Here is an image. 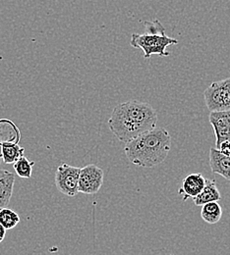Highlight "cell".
<instances>
[{
  "label": "cell",
  "mask_w": 230,
  "mask_h": 255,
  "mask_svg": "<svg viewBox=\"0 0 230 255\" xmlns=\"http://www.w3.org/2000/svg\"><path fill=\"white\" fill-rule=\"evenodd\" d=\"M205 185L206 178L202 174L192 173L183 179L178 192L183 201H186L189 198H195L203 191Z\"/></svg>",
  "instance_id": "cell-8"
},
{
  "label": "cell",
  "mask_w": 230,
  "mask_h": 255,
  "mask_svg": "<svg viewBox=\"0 0 230 255\" xmlns=\"http://www.w3.org/2000/svg\"><path fill=\"white\" fill-rule=\"evenodd\" d=\"M222 194L217 187V183L212 179H206V185L195 198H193L196 206H202L209 202L220 201Z\"/></svg>",
  "instance_id": "cell-12"
},
{
  "label": "cell",
  "mask_w": 230,
  "mask_h": 255,
  "mask_svg": "<svg viewBox=\"0 0 230 255\" xmlns=\"http://www.w3.org/2000/svg\"><path fill=\"white\" fill-rule=\"evenodd\" d=\"M145 33H133L130 44L134 48L141 49L144 53V58L149 59L152 55L161 57L169 56L166 47L172 44H177L176 38L170 37L165 33V29L159 20L146 21L144 23Z\"/></svg>",
  "instance_id": "cell-3"
},
{
  "label": "cell",
  "mask_w": 230,
  "mask_h": 255,
  "mask_svg": "<svg viewBox=\"0 0 230 255\" xmlns=\"http://www.w3.org/2000/svg\"><path fill=\"white\" fill-rule=\"evenodd\" d=\"M6 229L0 224V244L3 242V240L5 239V236H6Z\"/></svg>",
  "instance_id": "cell-18"
},
{
  "label": "cell",
  "mask_w": 230,
  "mask_h": 255,
  "mask_svg": "<svg viewBox=\"0 0 230 255\" xmlns=\"http://www.w3.org/2000/svg\"><path fill=\"white\" fill-rule=\"evenodd\" d=\"M79 167H74L68 164H61L58 166L55 173V186L57 190L67 196H76L78 191V182L80 176Z\"/></svg>",
  "instance_id": "cell-5"
},
{
  "label": "cell",
  "mask_w": 230,
  "mask_h": 255,
  "mask_svg": "<svg viewBox=\"0 0 230 255\" xmlns=\"http://www.w3.org/2000/svg\"><path fill=\"white\" fill-rule=\"evenodd\" d=\"M25 148L19 144H4L1 145L0 157L6 164H14L22 156H24Z\"/></svg>",
  "instance_id": "cell-14"
},
{
  "label": "cell",
  "mask_w": 230,
  "mask_h": 255,
  "mask_svg": "<svg viewBox=\"0 0 230 255\" xmlns=\"http://www.w3.org/2000/svg\"><path fill=\"white\" fill-rule=\"evenodd\" d=\"M221 151V153H223L226 156H230V141H223L220 146L217 148Z\"/></svg>",
  "instance_id": "cell-17"
},
{
  "label": "cell",
  "mask_w": 230,
  "mask_h": 255,
  "mask_svg": "<svg viewBox=\"0 0 230 255\" xmlns=\"http://www.w3.org/2000/svg\"><path fill=\"white\" fill-rule=\"evenodd\" d=\"M34 165L33 161L28 160L27 157L22 156L20 159L17 160L13 164V168L15 170L16 175L23 179H31L33 174V167Z\"/></svg>",
  "instance_id": "cell-15"
},
{
  "label": "cell",
  "mask_w": 230,
  "mask_h": 255,
  "mask_svg": "<svg viewBox=\"0 0 230 255\" xmlns=\"http://www.w3.org/2000/svg\"><path fill=\"white\" fill-rule=\"evenodd\" d=\"M20 220V216L14 210L8 207L0 209V224L6 230L14 229L19 224Z\"/></svg>",
  "instance_id": "cell-16"
},
{
  "label": "cell",
  "mask_w": 230,
  "mask_h": 255,
  "mask_svg": "<svg viewBox=\"0 0 230 255\" xmlns=\"http://www.w3.org/2000/svg\"><path fill=\"white\" fill-rule=\"evenodd\" d=\"M210 167L213 173L230 181V156H226L216 147L210 149Z\"/></svg>",
  "instance_id": "cell-9"
},
{
  "label": "cell",
  "mask_w": 230,
  "mask_h": 255,
  "mask_svg": "<svg viewBox=\"0 0 230 255\" xmlns=\"http://www.w3.org/2000/svg\"><path fill=\"white\" fill-rule=\"evenodd\" d=\"M21 131L11 120L0 119V146L4 144H19Z\"/></svg>",
  "instance_id": "cell-11"
},
{
  "label": "cell",
  "mask_w": 230,
  "mask_h": 255,
  "mask_svg": "<svg viewBox=\"0 0 230 255\" xmlns=\"http://www.w3.org/2000/svg\"><path fill=\"white\" fill-rule=\"evenodd\" d=\"M157 123L158 112L151 104L129 100L114 107L108 120V128L119 141L127 143L155 128Z\"/></svg>",
  "instance_id": "cell-1"
},
{
  "label": "cell",
  "mask_w": 230,
  "mask_h": 255,
  "mask_svg": "<svg viewBox=\"0 0 230 255\" xmlns=\"http://www.w3.org/2000/svg\"><path fill=\"white\" fill-rule=\"evenodd\" d=\"M171 148V136L165 128H153L125 143L124 152L132 164L152 168L162 164Z\"/></svg>",
  "instance_id": "cell-2"
},
{
  "label": "cell",
  "mask_w": 230,
  "mask_h": 255,
  "mask_svg": "<svg viewBox=\"0 0 230 255\" xmlns=\"http://www.w3.org/2000/svg\"><path fill=\"white\" fill-rule=\"evenodd\" d=\"M0 159H1V157H0Z\"/></svg>",
  "instance_id": "cell-19"
},
{
  "label": "cell",
  "mask_w": 230,
  "mask_h": 255,
  "mask_svg": "<svg viewBox=\"0 0 230 255\" xmlns=\"http://www.w3.org/2000/svg\"><path fill=\"white\" fill-rule=\"evenodd\" d=\"M204 98L211 112L230 110V78L212 83L205 91Z\"/></svg>",
  "instance_id": "cell-4"
},
{
  "label": "cell",
  "mask_w": 230,
  "mask_h": 255,
  "mask_svg": "<svg viewBox=\"0 0 230 255\" xmlns=\"http://www.w3.org/2000/svg\"><path fill=\"white\" fill-rule=\"evenodd\" d=\"M104 182V172L95 164H89L80 170L78 191L84 194H96Z\"/></svg>",
  "instance_id": "cell-6"
},
{
  "label": "cell",
  "mask_w": 230,
  "mask_h": 255,
  "mask_svg": "<svg viewBox=\"0 0 230 255\" xmlns=\"http://www.w3.org/2000/svg\"><path fill=\"white\" fill-rule=\"evenodd\" d=\"M202 206L201 216L206 223L217 224L220 222L223 216V208L219 204V201L209 202Z\"/></svg>",
  "instance_id": "cell-13"
},
{
  "label": "cell",
  "mask_w": 230,
  "mask_h": 255,
  "mask_svg": "<svg viewBox=\"0 0 230 255\" xmlns=\"http://www.w3.org/2000/svg\"><path fill=\"white\" fill-rule=\"evenodd\" d=\"M14 173L0 169V209L7 207L10 203L14 191Z\"/></svg>",
  "instance_id": "cell-10"
},
{
  "label": "cell",
  "mask_w": 230,
  "mask_h": 255,
  "mask_svg": "<svg viewBox=\"0 0 230 255\" xmlns=\"http://www.w3.org/2000/svg\"><path fill=\"white\" fill-rule=\"evenodd\" d=\"M209 121L215 131L216 148H218L223 141H230V110L211 112Z\"/></svg>",
  "instance_id": "cell-7"
}]
</instances>
